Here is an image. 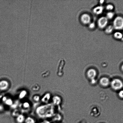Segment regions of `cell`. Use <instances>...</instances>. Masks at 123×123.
I'll return each instance as SVG.
<instances>
[{"label": "cell", "mask_w": 123, "mask_h": 123, "mask_svg": "<svg viewBox=\"0 0 123 123\" xmlns=\"http://www.w3.org/2000/svg\"><path fill=\"white\" fill-rule=\"evenodd\" d=\"M114 27L117 30L123 29V18L121 17H117L114 19L113 22Z\"/></svg>", "instance_id": "6da1fadb"}, {"label": "cell", "mask_w": 123, "mask_h": 123, "mask_svg": "<svg viewBox=\"0 0 123 123\" xmlns=\"http://www.w3.org/2000/svg\"><path fill=\"white\" fill-rule=\"evenodd\" d=\"M111 85L112 88L116 90H120L123 87V82L120 79H118L113 80L111 83Z\"/></svg>", "instance_id": "7a4b0ae2"}, {"label": "cell", "mask_w": 123, "mask_h": 123, "mask_svg": "<svg viewBox=\"0 0 123 123\" xmlns=\"http://www.w3.org/2000/svg\"><path fill=\"white\" fill-rule=\"evenodd\" d=\"M108 19L105 17H103L100 18L98 20V25L101 28H103L105 27L108 23Z\"/></svg>", "instance_id": "3957f363"}, {"label": "cell", "mask_w": 123, "mask_h": 123, "mask_svg": "<svg viewBox=\"0 0 123 123\" xmlns=\"http://www.w3.org/2000/svg\"><path fill=\"white\" fill-rule=\"evenodd\" d=\"M81 20L82 22L84 24L90 23L91 21V18L90 16L87 14H83L81 17Z\"/></svg>", "instance_id": "277c9868"}, {"label": "cell", "mask_w": 123, "mask_h": 123, "mask_svg": "<svg viewBox=\"0 0 123 123\" xmlns=\"http://www.w3.org/2000/svg\"><path fill=\"white\" fill-rule=\"evenodd\" d=\"M87 75L88 77L91 80L95 79L96 75L97 72L96 70L93 69H90L88 71Z\"/></svg>", "instance_id": "5b68a950"}, {"label": "cell", "mask_w": 123, "mask_h": 123, "mask_svg": "<svg viewBox=\"0 0 123 123\" xmlns=\"http://www.w3.org/2000/svg\"><path fill=\"white\" fill-rule=\"evenodd\" d=\"M100 82L101 85L105 87L108 86L110 84L109 79L106 77H103L101 78L100 80Z\"/></svg>", "instance_id": "8992f818"}, {"label": "cell", "mask_w": 123, "mask_h": 123, "mask_svg": "<svg viewBox=\"0 0 123 123\" xmlns=\"http://www.w3.org/2000/svg\"><path fill=\"white\" fill-rule=\"evenodd\" d=\"M103 9V7L102 6H98L94 8L93 12L95 14H99L102 13Z\"/></svg>", "instance_id": "52a82bcc"}, {"label": "cell", "mask_w": 123, "mask_h": 123, "mask_svg": "<svg viewBox=\"0 0 123 123\" xmlns=\"http://www.w3.org/2000/svg\"><path fill=\"white\" fill-rule=\"evenodd\" d=\"M8 83L6 81H2L0 82V90H3L7 88L8 86Z\"/></svg>", "instance_id": "ba28073f"}, {"label": "cell", "mask_w": 123, "mask_h": 123, "mask_svg": "<svg viewBox=\"0 0 123 123\" xmlns=\"http://www.w3.org/2000/svg\"><path fill=\"white\" fill-rule=\"evenodd\" d=\"M114 37L117 39H121L122 38L123 35L120 32H115L114 35Z\"/></svg>", "instance_id": "9c48e42d"}, {"label": "cell", "mask_w": 123, "mask_h": 123, "mask_svg": "<svg viewBox=\"0 0 123 123\" xmlns=\"http://www.w3.org/2000/svg\"><path fill=\"white\" fill-rule=\"evenodd\" d=\"M113 30H114V27L112 25H109L106 28L105 32L107 33H110L113 32Z\"/></svg>", "instance_id": "30bf717a"}, {"label": "cell", "mask_w": 123, "mask_h": 123, "mask_svg": "<svg viewBox=\"0 0 123 123\" xmlns=\"http://www.w3.org/2000/svg\"><path fill=\"white\" fill-rule=\"evenodd\" d=\"M53 101L54 103L56 104H59L61 102V99L59 97L56 96L54 97Z\"/></svg>", "instance_id": "8fae6325"}, {"label": "cell", "mask_w": 123, "mask_h": 123, "mask_svg": "<svg viewBox=\"0 0 123 123\" xmlns=\"http://www.w3.org/2000/svg\"><path fill=\"white\" fill-rule=\"evenodd\" d=\"M40 88L39 85L37 84H35L32 87V90L33 91H38Z\"/></svg>", "instance_id": "7c38bea8"}, {"label": "cell", "mask_w": 123, "mask_h": 123, "mask_svg": "<svg viewBox=\"0 0 123 123\" xmlns=\"http://www.w3.org/2000/svg\"><path fill=\"white\" fill-rule=\"evenodd\" d=\"M24 117L22 115H20L18 117L17 120L18 123H22L24 121Z\"/></svg>", "instance_id": "4fadbf2b"}, {"label": "cell", "mask_w": 123, "mask_h": 123, "mask_svg": "<svg viewBox=\"0 0 123 123\" xmlns=\"http://www.w3.org/2000/svg\"><path fill=\"white\" fill-rule=\"evenodd\" d=\"M50 97V95L49 94H47L43 98V99H42V101L43 102H48V101H49Z\"/></svg>", "instance_id": "5bb4252c"}, {"label": "cell", "mask_w": 123, "mask_h": 123, "mask_svg": "<svg viewBox=\"0 0 123 123\" xmlns=\"http://www.w3.org/2000/svg\"><path fill=\"white\" fill-rule=\"evenodd\" d=\"M114 13L112 12H109L107 13V18L109 19H112L114 16Z\"/></svg>", "instance_id": "9a60e30c"}, {"label": "cell", "mask_w": 123, "mask_h": 123, "mask_svg": "<svg viewBox=\"0 0 123 123\" xmlns=\"http://www.w3.org/2000/svg\"><path fill=\"white\" fill-rule=\"evenodd\" d=\"M25 123H35L34 120L30 117H29L26 119Z\"/></svg>", "instance_id": "2e32d148"}, {"label": "cell", "mask_w": 123, "mask_h": 123, "mask_svg": "<svg viewBox=\"0 0 123 123\" xmlns=\"http://www.w3.org/2000/svg\"><path fill=\"white\" fill-rule=\"evenodd\" d=\"M106 8L108 10H111L114 8V6L112 5L109 4L107 5L106 7Z\"/></svg>", "instance_id": "e0dca14e"}, {"label": "cell", "mask_w": 123, "mask_h": 123, "mask_svg": "<svg viewBox=\"0 0 123 123\" xmlns=\"http://www.w3.org/2000/svg\"><path fill=\"white\" fill-rule=\"evenodd\" d=\"M26 92L25 91H23L20 94V98H22L25 97V95H26Z\"/></svg>", "instance_id": "ac0fdd59"}, {"label": "cell", "mask_w": 123, "mask_h": 123, "mask_svg": "<svg viewBox=\"0 0 123 123\" xmlns=\"http://www.w3.org/2000/svg\"><path fill=\"white\" fill-rule=\"evenodd\" d=\"M89 28L91 29H92L94 28L95 27V25L94 23H90L89 25Z\"/></svg>", "instance_id": "d6986e66"}, {"label": "cell", "mask_w": 123, "mask_h": 123, "mask_svg": "<svg viewBox=\"0 0 123 123\" xmlns=\"http://www.w3.org/2000/svg\"><path fill=\"white\" fill-rule=\"evenodd\" d=\"M119 96L122 98H123V90H122L119 92Z\"/></svg>", "instance_id": "ffe728a7"}, {"label": "cell", "mask_w": 123, "mask_h": 123, "mask_svg": "<svg viewBox=\"0 0 123 123\" xmlns=\"http://www.w3.org/2000/svg\"><path fill=\"white\" fill-rule=\"evenodd\" d=\"M6 103L8 105H11L12 104V102L11 99H8L6 101Z\"/></svg>", "instance_id": "44dd1931"}, {"label": "cell", "mask_w": 123, "mask_h": 123, "mask_svg": "<svg viewBox=\"0 0 123 123\" xmlns=\"http://www.w3.org/2000/svg\"><path fill=\"white\" fill-rule=\"evenodd\" d=\"M39 97L38 96H35L34 98V99L36 101H38L39 100Z\"/></svg>", "instance_id": "7402d4cb"}, {"label": "cell", "mask_w": 123, "mask_h": 123, "mask_svg": "<svg viewBox=\"0 0 123 123\" xmlns=\"http://www.w3.org/2000/svg\"><path fill=\"white\" fill-rule=\"evenodd\" d=\"M29 104L28 103H24V107H25V108H27V107H29Z\"/></svg>", "instance_id": "603a6c76"}, {"label": "cell", "mask_w": 123, "mask_h": 123, "mask_svg": "<svg viewBox=\"0 0 123 123\" xmlns=\"http://www.w3.org/2000/svg\"><path fill=\"white\" fill-rule=\"evenodd\" d=\"M2 109H3V107L2 105H0V110H2Z\"/></svg>", "instance_id": "cb8c5ba5"}, {"label": "cell", "mask_w": 123, "mask_h": 123, "mask_svg": "<svg viewBox=\"0 0 123 123\" xmlns=\"http://www.w3.org/2000/svg\"><path fill=\"white\" fill-rule=\"evenodd\" d=\"M104 2V0H101L100 1V2L101 4H102L103 3V2Z\"/></svg>", "instance_id": "d4e9b609"}, {"label": "cell", "mask_w": 123, "mask_h": 123, "mask_svg": "<svg viewBox=\"0 0 123 123\" xmlns=\"http://www.w3.org/2000/svg\"><path fill=\"white\" fill-rule=\"evenodd\" d=\"M6 100V98L5 97H4L3 99V100L4 101H5Z\"/></svg>", "instance_id": "484cf974"}, {"label": "cell", "mask_w": 123, "mask_h": 123, "mask_svg": "<svg viewBox=\"0 0 123 123\" xmlns=\"http://www.w3.org/2000/svg\"><path fill=\"white\" fill-rule=\"evenodd\" d=\"M121 69H122V71H123V64L122 65V66Z\"/></svg>", "instance_id": "4316f807"}]
</instances>
